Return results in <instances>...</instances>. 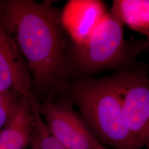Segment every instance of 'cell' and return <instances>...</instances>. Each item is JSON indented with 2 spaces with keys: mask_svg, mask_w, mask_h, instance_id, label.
<instances>
[{
  "mask_svg": "<svg viewBox=\"0 0 149 149\" xmlns=\"http://www.w3.org/2000/svg\"><path fill=\"white\" fill-rule=\"evenodd\" d=\"M60 13L49 2L0 1V22L25 61L38 102L41 97L46 100L61 95L70 83L68 45Z\"/></svg>",
  "mask_w": 149,
  "mask_h": 149,
  "instance_id": "1",
  "label": "cell"
},
{
  "mask_svg": "<svg viewBox=\"0 0 149 149\" xmlns=\"http://www.w3.org/2000/svg\"><path fill=\"white\" fill-rule=\"evenodd\" d=\"M103 145L112 149H141L124 122L120 97L110 77L69 83L62 94Z\"/></svg>",
  "mask_w": 149,
  "mask_h": 149,
  "instance_id": "2",
  "label": "cell"
},
{
  "mask_svg": "<svg viewBox=\"0 0 149 149\" xmlns=\"http://www.w3.org/2000/svg\"><path fill=\"white\" fill-rule=\"evenodd\" d=\"M132 52L124 39L123 24L112 10L85 44L74 45L73 64L81 72L91 74L126 64Z\"/></svg>",
  "mask_w": 149,
  "mask_h": 149,
  "instance_id": "3",
  "label": "cell"
},
{
  "mask_svg": "<svg viewBox=\"0 0 149 149\" xmlns=\"http://www.w3.org/2000/svg\"><path fill=\"white\" fill-rule=\"evenodd\" d=\"M120 97L127 129L141 149L149 144V82L141 73L120 72L111 77Z\"/></svg>",
  "mask_w": 149,
  "mask_h": 149,
  "instance_id": "4",
  "label": "cell"
},
{
  "mask_svg": "<svg viewBox=\"0 0 149 149\" xmlns=\"http://www.w3.org/2000/svg\"><path fill=\"white\" fill-rule=\"evenodd\" d=\"M54 97L40 103V114L54 136L69 149H107L96 138L72 104Z\"/></svg>",
  "mask_w": 149,
  "mask_h": 149,
  "instance_id": "5",
  "label": "cell"
},
{
  "mask_svg": "<svg viewBox=\"0 0 149 149\" xmlns=\"http://www.w3.org/2000/svg\"><path fill=\"white\" fill-rule=\"evenodd\" d=\"M0 91L13 92L27 99L40 113L27 65L14 40L0 22Z\"/></svg>",
  "mask_w": 149,
  "mask_h": 149,
  "instance_id": "6",
  "label": "cell"
},
{
  "mask_svg": "<svg viewBox=\"0 0 149 149\" xmlns=\"http://www.w3.org/2000/svg\"><path fill=\"white\" fill-rule=\"evenodd\" d=\"M107 13L101 1L70 0L61 12L60 19L74 46H80L88 40Z\"/></svg>",
  "mask_w": 149,
  "mask_h": 149,
  "instance_id": "7",
  "label": "cell"
},
{
  "mask_svg": "<svg viewBox=\"0 0 149 149\" xmlns=\"http://www.w3.org/2000/svg\"><path fill=\"white\" fill-rule=\"evenodd\" d=\"M35 111L23 97L10 119L0 131V149H25L32 142Z\"/></svg>",
  "mask_w": 149,
  "mask_h": 149,
  "instance_id": "8",
  "label": "cell"
},
{
  "mask_svg": "<svg viewBox=\"0 0 149 149\" xmlns=\"http://www.w3.org/2000/svg\"><path fill=\"white\" fill-rule=\"evenodd\" d=\"M112 10L123 24L149 37V1L148 0H116Z\"/></svg>",
  "mask_w": 149,
  "mask_h": 149,
  "instance_id": "9",
  "label": "cell"
},
{
  "mask_svg": "<svg viewBox=\"0 0 149 149\" xmlns=\"http://www.w3.org/2000/svg\"><path fill=\"white\" fill-rule=\"evenodd\" d=\"M31 144L36 149H69L54 136L42 116L36 112Z\"/></svg>",
  "mask_w": 149,
  "mask_h": 149,
  "instance_id": "10",
  "label": "cell"
},
{
  "mask_svg": "<svg viewBox=\"0 0 149 149\" xmlns=\"http://www.w3.org/2000/svg\"><path fill=\"white\" fill-rule=\"evenodd\" d=\"M22 98L16 92L0 91V131L8 122Z\"/></svg>",
  "mask_w": 149,
  "mask_h": 149,
  "instance_id": "11",
  "label": "cell"
},
{
  "mask_svg": "<svg viewBox=\"0 0 149 149\" xmlns=\"http://www.w3.org/2000/svg\"><path fill=\"white\" fill-rule=\"evenodd\" d=\"M31 148H30V149H36V147L33 145L32 144H31Z\"/></svg>",
  "mask_w": 149,
  "mask_h": 149,
  "instance_id": "12",
  "label": "cell"
},
{
  "mask_svg": "<svg viewBox=\"0 0 149 149\" xmlns=\"http://www.w3.org/2000/svg\"><path fill=\"white\" fill-rule=\"evenodd\" d=\"M146 149H149V148H147Z\"/></svg>",
  "mask_w": 149,
  "mask_h": 149,
  "instance_id": "13",
  "label": "cell"
}]
</instances>
